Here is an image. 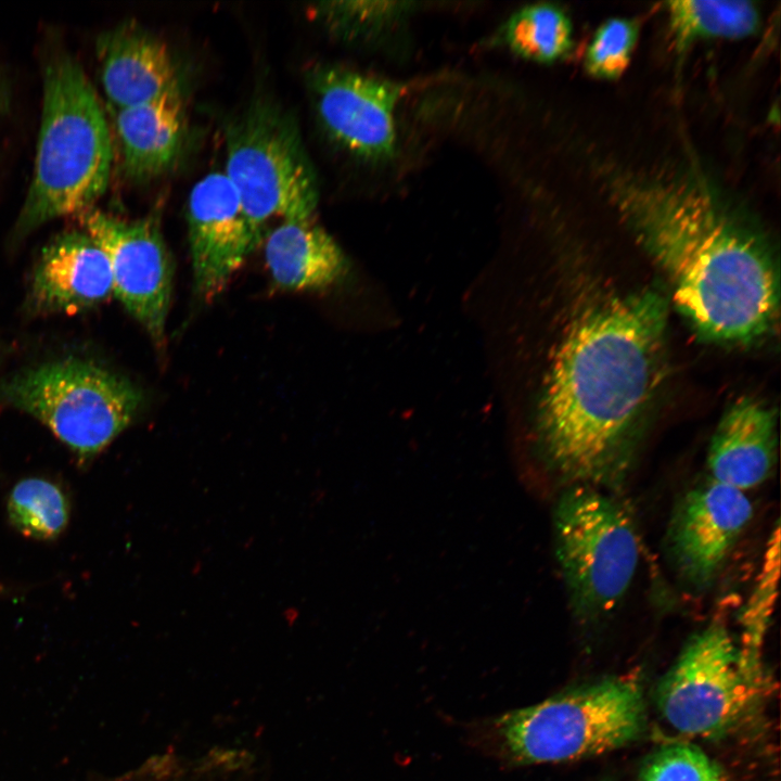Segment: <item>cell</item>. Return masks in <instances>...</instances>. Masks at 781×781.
<instances>
[{
	"label": "cell",
	"instance_id": "obj_23",
	"mask_svg": "<svg viewBox=\"0 0 781 781\" xmlns=\"http://www.w3.org/2000/svg\"><path fill=\"white\" fill-rule=\"evenodd\" d=\"M639 781H731L727 771L689 743L660 747L644 763Z\"/></svg>",
	"mask_w": 781,
	"mask_h": 781
},
{
	"label": "cell",
	"instance_id": "obj_15",
	"mask_svg": "<svg viewBox=\"0 0 781 781\" xmlns=\"http://www.w3.org/2000/svg\"><path fill=\"white\" fill-rule=\"evenodd\" d=\"M776 453L774 411L745 396L721 417L708 448L707 469L713 481L745 491L770 475Z\"/></svg>",
	"mask_w": 781,
	"mask_h": 781
},
{
	"label": "cell",
	"instance_id": "obj_4",
	"mask_svg": "<svg viewBox=\"0 0 781 781\" xmlns=\"http://www.w3.org/2000/svg\"><path fill=\"white\" fill-rule=\"evenodd\" d=\"M642 688L631 677H607L563 690L501 715L495 731L516 764L575 760L630 744L645 729Z\"/></svg>",
	"mask_w": 781,
	"mask_h": 781
},
{
	"label": "cell",
	"instance_id": "obj_1",
	"mask_svg": "<svg viewBox=\"0 0 781 781\" xmlns=\"http://www.w3.org/2000/svg\"><path fill=\"white\" fill-rule=\"evenodd\" d=\"M605 197L666 273L675 305L705 337L747 343L776 320L778 276L754 227L694 174L597 165Z\"/></svg>",
	"mask_w": 781,
	"mask_h": 781
},
{
	"label": "cell",
	"instance_id": "obj_7",
	"mask_svg": "<svg viewBox=\"0 0 781 781\" xmlns=\"http://www.w3.org/2000/svg\"><path fill=\"white\" fill-rule=\"evenodd\" d=\"M556 556L575 611L587 618L612 612L629 588L639 559L633 522L599 487L576 484L554 514Z\"/></svg>",
	"mask_w": 781,
	"mask_h": 781
},
{
	"label": "cell",
	"instance_id": "obj_8",
	"mask_svg": "<svg viewBox=\"0 0 781 781\" xmlns=\"http://www.w3.org/2000/svg\"><path fill=\"white\" fill-rule=\"evenodd\" d=\"M756 688L728 630L713 624L687 643L660 681L655 702L677 731L714 739L738 724Z\"/></svg>",
	"mask_w": 781,
	"mask_h": 781
},
{
	"label": "cell",
	"instance_id": "obj_12",
	"mask_svg": "<svg viewBox=\"0 0 781 781\" xmlns=\"http://www.w3.org/2000/svg\"><path fill=\"white\" fill-rule=\"evenodd\" d=\"M753 516L744 491L710 479L682 498L670 521L668 547L679 574L707 586Z\"/></svg>",
	"mask_w": 781,
	"mask_h": 781
},
{
	"label": "cell",
	"instance_id": "obj_13",
	"mask_svg": "<svg viewBox=\"0 0 781 781\" xmlns=\"http://www.w3.org/2000/svg\"><path fill=\"white\" fill-rule=\"evenodd\" d=\"M114 294L108 258L85 231L55 238L41 252L33 271L30 312L73 313L90 309Z\"/></svg>",
	"mask_w": 781,
	"mask_h": 781
},
{
	"label": "cell",
	"instance_id": "obj_20",
	"mask_svg": "<svg viewBox=\"0 0 781 781\" xmlns=\"http://www.w3.org/2000/svg\"><path fill=\"white\" fill-rule=\"evenodd\" d=\"M499 38L517 56L548 64L572 50L573 26L561 8L535 3L514 12L501 26Z\"/></svg>",
	"mask_w": 781,
	"mask_h": 781
},
{
	"label": "cell",
	"instance_id": "obj_3",
	"mask_svg": "<svg viewBox=\"0 0 781 781\" xmlns=\"http://www.w3.org/2000/svg\"><path fill=\"white\" fill-rule=\"evenodd\" d=\"M112 162L110 128L92 84L71 54L53 55L43 75L34 178L15 234L93 207L107 189Z\"/></svg>",
	"mask_w": 781,
	"mask_h": 781
},
{
	"label": "cell",
	"instance_id": "obj_25",
	"mask_svg": "<svg viewBox=\"0 0 781 781\" xmlns=\"http://www.w3.org/2000/svg\"><path fill=\"white\" fill-rule=\"evenodd\" d=\"M7 104V94L5 90L0 81V112L4 108Z\"/></svg>",
	"mask_w": 781,
	"mask_h": 781
},
{
	"label": "cell",
	"instance_id": "obj_24",
	"mask_svg": "<svg viewBox=\"0 0 781 781\" xmlns=\"http://www.w3.org/2000/svg\"><path fill=\"white\" fill-rule=\"evenodd\" d=\"M639 37V25L629 18H610L593 34L585 54L587 73L616 79L628 68Z\"/></svg>",
	"mask_w": 781,
	"mask_h": 781
},
{
	"label": "cell",
	"instance_id": "obj_10",
	"mask_svg": "<svg viewBox=\"0 0 781 781\" xmlns=\"http://www.w3.org/2000/svg\"><path fill=\"white\" fill-rule=\"evenodd\" d=\"M308 79L321 126L337 145L364 162L395 155L404 85L340 65L315 68Z\"/></svg>",
	"mask_w": 781,
	"mask_h": 781
},
{
	"label": "cell",
	"instance_id": "obj_16",
	"mask_svg": "<svg viewBox=\"0 0 781 781\" xmlns=\"http://www.w3.org/2000/svg\"><path fill=\"white\" fill-rule=\"evenodd\" d=\"M115 127L129 178L145 181L165 174L176 164L185 138L181 89L116 111Z\"/></svg>",
	"mask_w": 781,
	"mask_h": 781
},
{
	"label": "cell",
	"instance_id": "obj_17",
	"mask_svg": "<svg viewBox=\"0 0 781 781\" xmlns=\"http://www.w3.org/2000/svg\"><path fill=\"white\" fill-rule=\"evenodd\" d=\"M273 282L287 291H316L333 284L346 260L333 238L311 218L283 220L265 241Z\"/></svg>",
	"mask_w": 781,
	"mask_h": 781
},
{
	"label": "cell",
	"instance_id": "obj_6",
	"mask_svg": "<svg viewBox=\"0 0 781 781\" xmlns=\"http://www.w3.org/2000/svg\"><path fill=\"white\" fill-rule=\"evenodd\" d=\"M225 175L248 217L310 219L319 202L312 162L293 115L268 97L254 100L226 131Z\"/></svg>",
	"mask_w": 781,
	"mask_h": 781
},
{
	"label": "cell",
	"instance_id": "obj_2",
	"mask_svg": "<svg viewBox=\"0 0 781 781\" xmlns=\"http://www.w3.org/2000/svg\"><path fill=\"white\" fill-rule=\"evenodd\" d=\"M666 300L645 290L578 312L555 350L539 432L553 468L573 485L610 484L629 462L663 364Z\"/></svg>",
	"mask_w": 781,
	"mask_h": 781
},
{
	"label": "cell",
	"instance_id": "obj_22",
	"mask_svg": "<svg viewBox=\"0 0 781 781\" xmlns=\"http://www.w3.org/2000/svg\"><path fill=\"white\" fill-rule=\"evenodd\" d=\"M779 527L768 546L760 579L743 615V641L739 648L741 664L748 678L758 686L761 679L760 653L777 593L780 547Z\"/></svg>",
	"mask_w": 781,
	"mask_h": 781
},
{
	"label": "cell",
	"instance_id": "obj_14",
	"mask_svg": "<svg viewBox=\"0 0 781 781\" xmlns=\"http://www.w3.org/2000/svg\"><path fill=\"white\" fill-rule=\"evenodd\" d=\"M97 53L103 89L116 111L180 89L167 44L138 25L121 24L101 34Z\"/></svg>",
	"mask_w": 781,
	"mask_h": 781
},
{
	"label": "cell",
	"instance_id": "obj_19",
	"mask_svg": "<svg viewBox=\"0 0 781 781\" xmlns=\"http://www.w3.org/2000/svg\"><path fill=\"white\" fill-rule=\"evenodd\" d=\"M665 4L670 33L680 49L700 39L744 38L760 25L759 11L750 1L676 0Z\"/></svg>",
	"mask_w": 781,
	"mask_h": 781
},
{
	"label": "cell",
	"instance_id": "obj_21",
	"mask_svg": "<svg viewBox=\"0 0 781 781\" xmlns=\"http://www.w3.org/2000/svg\"><path fill=\"white\" fill-rule=\"evenodd\" d=\"M7 508L10 523L34 539L57 538L69 520L68 500L63 490L40 477L17 482L10 491Z\"/></svg>",
	"mask_w": 781,
	"mask_h": 781
},
{
	"label": "cell",
	"instance_id": "obj_18",
	"mask_svg": "<svg viewBox=\"0 0 781 781\" xmlns=\"http://www.w3.org/2000/svg\"><path fill=\"white\" fill-rule=\"evenodd\" d=\"M418 5L407 1H330L315 4L311 12L335 37L379 47L404 31Z\"/></svg>",
	"mask_w": 781,
	"mask_h": 781
},
{
	"label": "cell",
	"instance_id": "obj_5",
	"mask_svg": "<svg viewBox=\"0 0 781 781\" xmlns=\"http://www.w3.org/2000/svg\"><path fill=\"white\" fill-rule=\"evenodd\" d=\"M0 398L40 421L81 461L124 432L143 401L129 379L76 357L15 373L0 384Z\"/></svg>",
	"mask_w": 781,
	"mask_h": 781
},
{
	"label": "cell",
	"instance_id": "obj_9",
	"mask_svg": "<svg viewBox=\"0 0 781 781\" xmlns=\"http://www.w3.org/2000/svg\"><path fill=\"white\" fill-rule=\"evenodd\" d=\"M77 217L108 258L115 296L162 347L174 267L156 219L127 221L93 207Z\"/></svg>",
	"mask_w": 781,
	"mask_h": 781
},
{
	"label": "cell",
	"instance_id": "obj_11",
	"mask_svg": "<svg viewBox=\"0 0 781 781\" xmlns=\"http://www.w3.org/2000/svg\"><path fill=\"white\" fill-rule=\"evenodd\" d=\"M187 219L194 287L209 300L261 243L264 228L248 217L222 171H212L193 185Z\"/></svg>",
	"mask_w": 781,
	"mask_h": 781
}]
</instances>
